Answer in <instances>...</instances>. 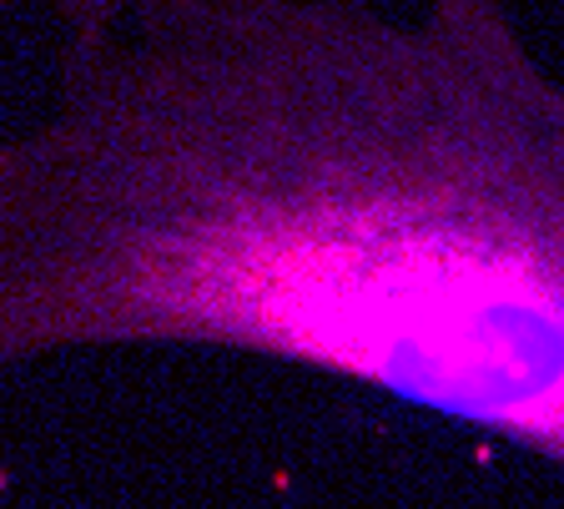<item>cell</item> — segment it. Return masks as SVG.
<instances>
[{
  "label": "cell",
  "instance_id": "6da1fadb",
  "mask_svg": "<svg viewBox=\"0 0 564 509\" xmlns=\"http://www.w3.org/2000/svg\"><path fill=\"white\" fill-rule=\"evenodd\" d=\"M192 344L564 464V86L505 0H187L0 137V364Z\"/></svg>",
  "mask_w": 564,
  "mask_h": 509
},
{
  "label": "cell",
  "instance_id": "7a4b0ae2",
  "mask_svg": "<svg viewBox=\"0 0 564 509\" xmlns=\"http://www.w3.org/2000/svg\"><path fill=\"white\" fill-rule=\"evenodd\" d=\"M15 6H46L66 25V36H101V31H117V25L176 11L187 0H0V15L15 11Z\"/></svg>",
  "mask_w": 564,
  "mask_h": 509
}]
</instances>
